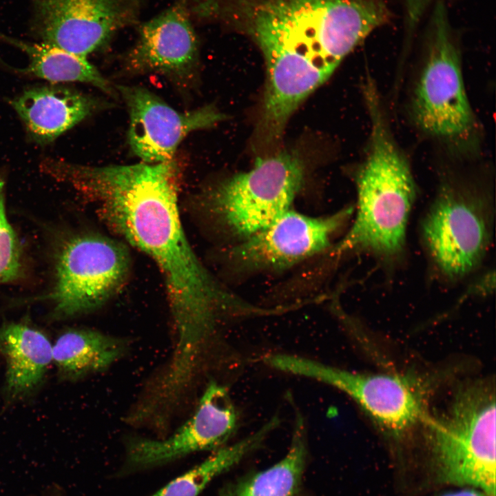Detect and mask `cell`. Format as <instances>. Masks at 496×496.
I'll use <instances>...</instances> for the list:
<instances>
[{
	"label": "cell",
	"instance_id": "obj_1",
	"mask_svg": "<svg viewBox=\"0 0 496 496\" xmlns=\"http://www.w3.org/2000/svg\"><path fill=\"white\" fill-rule=\"evenodd\" d=\"M177 174L173 159L103 167L61 160L54 167L56 180L96 202L110 226L158 265L176 346L194 352L212 340L222 321L244 317L249 304L221 286L191 248L178 209Z\"/></svg>",
	"mask_w": 496,
	"mask_h": 496
},
{
	"label": "cell",
	"instance_id": "obj_2",
	"mask_svg": "<svg viewBox=\"0 0 496 496\" xmlns=\"http://www.w3.org/2000/svg\"><path fill=\"white\" fill-rule=\"evenodd\" d=\"M364 95L369 144L356 176L355 218L334 254L364 253L392 262L405 248L416 187L409 164L388 127L375 85L365 86Z\"/></svg>",
	"mask_w": 496,
	"mask_h": 496
},
{
	"label": "cell",
	"instance_id": "obj_3",
	"mask_svg": "<svg viewBox=\"0 0 496 496\" xmlns=\"http://www.w3.org/2000/svg\"><path fill=\"white\" fill-rule=\"evenodd\" d=\"M239 11L247 32L296 52L329 76L388 19L382 0H260L242 1Z\"/></svg>",
	"mask_w": 496,
	"mask_h": 496
},
{
	"label": "cell",
	"instance_id": "obj_4",
	"mask_svg": "<svg viewBox=\"0 0 496 496\" xmlns=\"http://www.w3.org/2000/svg\"><path fill=\"white\" fill-rule=\"evenodd\" d=\"M430 461L440 482L495 496V400L474 384L459 390L446 411L422 420Z\"/></svg>",
	"mask_w": 496,
	"mask_h": 496
},
{
	"label": "cell",
	"instance_id": "obj_5",
	"mask_svg": "<svg viewBox=\"0 0 496 496\" xmlns=\"http://www.w3.org/2000/svg\"><path fill=\"white\" fill-rule=\"evenodd\" d=\"M426 50L412 96L414 121L428 135L464 149L477 125L464 86L459 51L442 3L431 18Z\"/></svg>",
	"mask_w": 496,
	"mask_h": 496
},
{
	"label": "cell",
	"instance_id": "obj_6",
	"mask_svg": "<svg viewBox=\"0 0 496 496\" xmlns=\"http://www.w3.org/2000/svg\"><path fill=\"white\" fill-rule=\"evenodd\" d=\"M490 196L473 185L446 181L439 187L421 226L425 250L448 280L468 276L489 249L493 220Z\"/></svg>",
	"mask_w": 496,
	"mask_h": 496
},
{
	"label": "cell",
	"instance_id": "obj_7",
	"mask_svg": "<svg viewBox=\"0 0 496 496\" xmlns=\"http://www.w3.org/2000/svg\"><path fill=\"white\" fill-rule=\"evenodd\" d=\"M304 176V161L293 150L259 157L251 169L216 186L209 198L211 209L232 234L247 238L289 209Z\"/></svg>",
	"mask_w": 496,
	"mask_h": 496
},
{
	"label": "cell",
	"instance_id": "obj_8",
	"mask_svg": "<svg viewBox=\"0 0 496 496\" xmlns=\"http://www.w3.org/2000/svg\"><path fill=\"white\" fill-rule=\"evenodd\" d=\"M128 269L120 243L97 235L70 239L59 253L54 285L45 296L53 307L52 318L61 320L99 307L121 287Z\"/></svg>",
	"mask_w": 496,
	"mask_h": 496
},
{
	"label": "cell",
	"instance_id": "obj_9",
	"mask_svg": "<svg viewBox=\"0 0 496 496\" xmlns=\"http://www.w3.org/2000/svg\"><path fill=\"white\" fill-rule=\"evenodd\" d=\"M277 370L314 379L351 397L383 429L400 435L424 416L421 397L409 380L397 375L361 373L285 353L264 358Z\"/></svg>",
	"mask_w": 496,
	"mask_h": 496
},
{
	"label": "cell",
	"instance_id": "obj_10",
	"mask_svg": "<svg viewBox=\"0 0 496 496\" xmlns=\"http://www.w3.org/2000/svg\"><path fill=\"white\" fill-rule=\"evenodd\" d=\"M41 41L85 57L133 23L141 0H30Z\"/></svg>",
	"mask_w": 496,
	"mask_h": 496
},
{
	"label": "cell",
	"instance_id": "obj_11",
	"mask_svg": "<svg viewBox=\"0 0 496 496\" xmlns=\"http://www.w3.org/2000/svg\"><path fill=\"white\" fill-rule=\"evenodd\" d=\"M354 211L313 217L287 210L271 224L243 239L231 251L237 263L251 269H283L325 249Z\"/></svg>",
	"mask_w": 496,
	"mask_h": 496
},
{
	"label": "cell",
	"instance_id": "obj_12",
	"mask_svg": "<svg viewBox=\"0 0 496 496\" xmlns=\"http://www.w3.org/2000/svg\"><path fill=\"white\" fill-rule=\"evenodd\" d=\"M237 423L228 391L210 382L194 415L183 425L163 440L132 439L127 448V462L132 468H149L194 452L217 450L235 432Z\"/></svg>",
	"mask_w": 496,
	"mask_h": 496
},
{
	"label": "cell",
	"instance_id": "obj_13",
	"mask_svg": "<svg viewBox=\"0 0 496 496\" xmlns=\"http://www.w3.org/2000/svg\"><path fill=\"white\" fill-rule=\"evenodd\" d=\"M118 90L130 114V145L145 163L173 159L178 145L188 134L225 118L211 105L181 113L143 87L119 85Z\"/></svg>",
	"mask_w": 496,
	"mask_h": 496
},
{
	"label": "cell",
	"instance_id": "obj_14",
	"mask_svg": "<svg viewBox=\"0 0 496 496\" xmlns=\"http://www.w3.org/2000/svg\"><path fill=\"white\" fill-rule=\"evenodd\" d=\"M198 56V43L189 19L188 0H177L140 27L127 61L138 71L183 79L193 71Z\"/></svg>",
	"mask_w": 496,
	"mask_h": 496
},
{
	"label": "cell",
	"instance_id": "obj_15",
	"mask_svg": "<svg viewBox=\"0 0 496 496\" xmlns=\"http://www.w3.org/2000/svg\"><path fill=\"white\" fill-rule=\"evenodd\" d=\"M5 362L3 397L8 404L26 400L43 383L52 364V342L40 329L22 322L0 327Z\"/></svg>",
	"mask_w": 496,
	"mask_h": 496
},
{
	"label": "cell",
	"instance_id": "obj_16",
	"mask_svg": "<svg viewBox=\"0 0 496 496\" xmlns=\"http://www.w3.org/2000/svg\"><path fill=\"white\" fill-rule=\"evenodd\" d=\"M29 136L45 145L97 109L92 97L65 87H32L10 101Z\"/></svg>",
	"mask_w": 496,
	"mask_h": 496
},
{
	"label": "cell",
	"instance_id": "obj_17",
	"mask_svg": "<svg viewBox=\"0 0 496 496\" xmlns=\"http://www.w3.org/2000/svg\"><path fill=\"white\" fill-rule=\"evenodd\" d=\"M127 350L122 339L89 329L72 328L52 343V364L61 381L73 382L101 372Z\"/></svg>",
	"mask_w": 496,
	"mask_h": 496
},
{
	"label": "cell",
	"instance_id": "obj_18",
	"mask_svg": "<svg viewBox=\"0 0 496 496\" xmlns=\"http://www.w3.org/2000/svg\"><path fill=\"white\" fill-rule=\"evenodd\" d=\"M0 39L22 50L28 57V65L21 70L25 73L52 83L81 82L91 84L113 95L110 83L85 57L44 43H32L3 34Z\"/></svg>",
	"mask_w": 496,
	"mask_h": 496
},
{
	"label": "cell",
	"instance_id": "obj_19",
	"mask_svg": "<svg viewBox=\"0 0 496 496\" xmlns=\"http://www.w3.org/2000/svg\"><path fill=\"white\" fill-rule=\"evenodd\" d=\"M276 427L277 422L271 419L253 434L231 446L216 450L202 463L171 481L151 496H197L214 477L258 448Z\"/></svg>",
	"mask_w": 496,
	"mask_h": 496
},
{
	"label": "cell",
	"instance_id": "obj_20",
	"mask_svg": "<svg viewBox=\"0 0 496 496\" xmlns=\"http://www.w3.org/2000/svg\"><path fill=\"white\" fill-rule=\"evenodd\" d=\"M307 457L302 417L297 414L286 455L270 468L243 482L234 496H294L300 486Z\"/></svg>",
	"mask_w": 496,
	"mask_h": 496
},
{
	"label": "cell",
	"instance_id": "obj_21",
	"mask_svg": "<svg viewBox=\"0 0 496 496\" xmlns=\"http://www.w3.org/2000/svg\"><path fill=\"white\" fill-rule=\"evenodd\" d=\"M22 271L21 247L6 209V181L0 172V285L19 278Z\"/></svg>",
	"mask_w": 496,
	"mask_h": 496
},
{
	"label": "cell",
	"instance_id": "obj_22",
	"mask_svg": "<svg viewBox=\"0 0 496 496\" xmlns=\"http://www.w3.org/2000/svg\"><path fill=\"white\" fill-rule=\"evenodd\" d=\"M440 496H489L484 492L471 487H464L460 490L449 491Z\"/></svg>",
	"mask_w": 496,
	"mask_h": 496
}]
</instances>
